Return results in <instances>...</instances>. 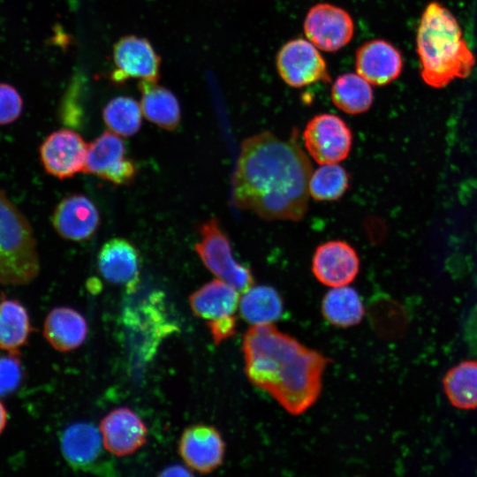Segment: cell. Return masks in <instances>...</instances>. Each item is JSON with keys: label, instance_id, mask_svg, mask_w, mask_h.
<instances>
[{"label": "cell", "instance_id": "1", "mask_svg": "<svg viewBox=\"0 0 477 477\" xmlns=\"http://www.w3.org/2000/svg\"><path fill=\"white\" fill-rule=\"evenodd\" d=\"M311 163L295 139L269 132L246 139L232 176L237 208L266 220L299 221L306 215Z\"/></svg>", "mask_w": 477, "mask_h": 477}, {"label": "cell", "instance_id": "10", "mask_svg": "<svg viewBox=\"0 0 477 477\" xmlns=\"http://www.w3.org/2000/svg\"><path fill=\"white\" fill-rule=\"evenodd\" d=\"M87 145L75 131L60 129L51 132L40 146V159L50 175L64 179L83 171Z\"/></svg>", "mask_w": 477, "mask_h": 477}, {"label": "cell", "instance_id": "28", "mask_svg": "<svg viewBox=\"0 0 477 477\" xmlns=\"http://www.w3.org/2000/svg\"><path fill=\"white\" fill-rule=\"evenodd\" d=\"M350 176L344 168L337 164H322L309 178V194L318 201H333L348 190Z\"/></svg>", "mask_w": 477, "mask_h": 477}, {"label": "cell", "instance_id": "8", "mask_svg": "<svg viewBox=\"0 0 477 477\" xmlns=\"http://www.w3.org/2000/svg\"><path fill=\"white\" fill-rule=\"evenodd\" d=\"M303 29L317 49L335 52L346 46L354 34V22L348 11L329 3H319L307 11Z\"/></svg>", "mask_w": 477, "mask_h": 477}, {"label": "cell", "instance_id": "21", "mask_svg": "<svg viewBox=\"0 0 477 477\" xmlns=\"http://www.w3.org/2000/svg\"><path fill=\"white\" fill-rule=\"evenodd\" d=\"M242 293L240 316L251 326L272 324L284 315L283 299L274 287L253 285Z\"/></svg>", "mask_w": 477, "mask_h": 477}, {"label": "cell", "instance_id": "24", "mask_svg": "<svg viewBox=\"0 0 477 477\" xmlns=\"http://www.w3.org/2000/svg\"><path fill=\"white\" fill-rule=\"evenodd\" d=\"M330 95L333 104L351 115L367 111L374 102L371 84L357 72L339 75L331 86Z\"/></svg>", "mask_w": 477, "mask_h": 477}, {"label": "cell", "instance_id": "17", "mask_svg": "<svg viewBox=\"0 0 477 477\" xmlns=\"http://www.w3.org/2000/svg\"><path fill=\"white\" fill-rule=\"evenodd\" d=\"M98 269L107 281L133 292L139 282L140 255L128 240L114 238L103 244L97 257Z\"/></svg>", "mask_w": 477, "mask_h": 477}, {"label": "cell", "instance_id": "25", "mask_svg": "<svg viewBox=\"0 0 477 477\" xmlns=\"http://www.w3.org/2000/svg\"><path fill=\"white\" fill-rule=\"evenodd\" d=\"M31 332L26 308L18 300L0 301V350L18 352L25 345Z\"/></svg>", "mask_w": 477, "mask_h": 477}, {"label": "cell", "instance_id": "32", "mask_svg": "<svg viewBox=\"0 0 477 477\" xmlns=\"http://www.w3.org/2000/svg\"><path fill=\"white\" fill-rule=\"evenodd\" d=\"M137 175V167L134 162L129 158H125L119 164L109 170L103 179L115 185H129Z\"/></svg>", "mask_w": 477, "mask_h": 477}, {"label": "cell", "instance_id": "19", "mask_svg": "<svg viewBox=\"0 0 477 477\" xmlns=\"http://www.w3.org/2000/svg\"><path fill=\"white\" fill-rule=\"evenodd\" d=\"M239 292L221 279H214L193 292L189 304L193 313L211 321L234 315L238 308Z\"/></svg>", "mask_w": 477, "mask_h": 477}, {"label": "cell", "instance_id": "27", "mask_svg": "<svg viewBox=\"0 0 477 477\" xmlns=\"http://www.w3.org/2000/svg\"><path fill=\"white\" fill-rule=\"evenodd\" d=\"M140 105L130 96L111 99L102 110V118L109 130L119 136L135 134L141 126Z\"/></svg>", "mask_w": 477, "mask_h": 477}, {"label": "cell", "instance_id": "3", "mask_svg": "<svg viewBox=\"0 0 477 477\" xmlns=\"http://www.w3.org/2000/svg\"><path fill=\"white\" fill-rule=\"evenodd\" d=\"M416 49L423 81L441 88L455 79L467 78L475 57L463 37L456 17L433 1L424 9L417 29Z\"/></svg>", "mask_w": 477, "mask_h": 477}, {"label": "cell", "instance_id": "13", "mask_svg": "<svg viewBox=\"0 0 477 477\" xmlns=\"http://www.w3.org/2000/svg\"><path fill=\"white\" fill-rule=\"evenodd\" d=\"M178 452L191 469L201 473H209L222 465L225 443L215 427L195 424L183 431Z\"/></svg>", "mask_w": 477, "mask_h": 477}, {"label": "cell", "instance_id": "30", "mask_svg": "<svg viewBox=\"0 0 477 477\" xmlns=\"http://www.w3.org/2000/svg\"><path fill=\"white\" fill-rule=\"evenodd\" d=\"M23 100L19 91L8 83H0V125L16 121L21 115Z\"/></svg>", "mask_w": 477, "mask_h": 477}, {"label": "cell", "instance_id": "2", "mask_svg": "<svg viewBox=\"0 0 477 477\" xmlns=\"http://www.w3.org/2000/svg\"><path fill=\"white\" fill-rule=\"evenodd\" d=\"M245 374L287 413L299 415L318 399L329 359L273 324L255 325L242 341Z\"/></svg>", "mask_w": 477, "mask_h": 477}, {"label": "cell", "instance_id": "18", "mask_svg": "<svg viewBox=\"0 0 477 477\" xmlns=\"http://www.w3.org/2000/svg\"><path fill=\"white\" fill-rule=\"evenodd\" d=\"M43 336L54 349L72 351L80 346L87 336V321L73 308L55 307L44 321Z\"/></svg>", "mask_w": 477, "mask_h": 477}, {"label": "cell", "instance_id": "12", "mask_svg": "<svg viewBox=\"0 0 477 477\" xmlns=\"http://www.w3.org/2000/svg\"><path fill=\"white\" fill-rule=\"evenodd\" d=\"M356 250L343 240H330L318 246L312 259V272L322 284L329 287L348 285L360 271Z\"/></svg>", "mask_w": 477, "mask_h": 477}, {"label": "cell", "instance_id": "33", "mask_svg": "<svg viewBox=\"0 0 477 477\" xmlns=\"http://www.w3.org/2000/svg\"><path fill=\"white\" fill-rule=\"evenodd\" d=\"M160 476H192L193 473L182 466H170L163 469L160 473Z\"/></svg>", "mask_w": 477, "mask_h": 477}, {"label": "cell", "instance_id": "5", "mask_svg": "<svg viewBox=\"0 0 477 477\" xmlns=\"http://www.w3.org/2000/svg\"><path fill=\"white\" fill-rule=\"evenodd\" d=\"M198 231L195 252L212 274L238 292H244L254 284L250 269L235 260L229 238L216 218L203 222Z\"/></svg>", "mask_w": 477, "mask_h": 477}, {"label": "cell", "instance_id": "9", "mask_svg": "<svg viewBox=\"0 0 477 477\" xmlns=\"http://www.w3.org/2000/svg\"><path fill=\"white\" fill-rule=\"evenodd\" d=\"M100 431L91 423L77 422L61 434L60 447L67 464L76 471L105 474L113 470L105 460Z\"/></svg>", "mask_w": 477, "mask_h": 477}, {"label": "cell", "instance_id": "34", "mask_svg": "<svg viewBox=\"0 0 477 477\" xmlns=\"http://www.w3.org/2000/svg\"><path fill=\"white\" fill-rule=\"evenodd\" d=\"M7 422V412L3 405V403L0 401V435L4 431Z\"/></svg>", "mask_w": 477, "mask_h": 477}, {"label": "cell", "instance_id": "6", "mask_svg": "<svg viewBox=\"0 0 477 477\" xmlns=\"http://www.w3.org/2000/svg\"><path fill=\"white\" fill-rule=\"evenodd\" d=\"M352 132L344 119L330 113L312 117L303 132L305 147L319 164L337 163L350 154Z\"/></svg>", "mask_w": 477, "mask_h": 477}, {"label": "cell", "instance_id": "16", "mask_svg": "<svg viewBox=\"0 0 477 477\" xmlns=\"http://www.w3.org/2000/svg\"><path fill=\"white\" fill-rule=\"evenodd\" d=\"M103 446L110 453L122 457L133 453L147 441V427L128 407L110 412L100 423Z\"/></svg>", "mask_w": 477, "mask_h": 477}, {"label": "cell", "instance_id": "14", "mask_svg": "<svg viewBox=\"0 0 477 477\" xmlns=\"http://www.w3.org/2000/svg\"><path fill=\"white\" fill-rule=\"evenodd\" d=\"M403 67L402 54L388 41L370 40L356 50V72L371 85L385 86L391 83L399 77Z\"/></svg>", "mask_w": 477, "mask_h": 477}, {"label": "cell", "instance_id": "11", "mask_svg": "<svg viewBox=\"0 0 477 477\" xmlns=\"http://www.w3.org/2000/svg\"><path fill=\"white\" fill-rule=\"evenodd\" d=\"M115 70L111 80L123 83L129 79L140 81H157L160 76L161 58L154 47L145 38L126 35L113 47Z\"/></svg>", "mask_w": 477, "mask_h": 477}, {"label": "cell", "instance_id": "29", "mask_svg": "<svg viewBox=\"0 0 477 477\" xmlns=\"http://www.w3.org/2000/svg\"><path fill=\"white\" fill-rule=\"evenodd\" d=\"M23 379L22 364L18 352L0 356V397L14 392Z\"/></svg>", "mask_w": 477, "mask_h": 477}, {"label": "cell", "instance_id": "15", "mask_svg": "<svg viewBox=\"0 0 477 477\" xmlns=\"http://www.w3.org/2000/svg\"><path fill=\"white\" fill-rule=\"evenodd\" d=\"M51 223L64 238L83 241L91 238L100 224V214L94 202L83 194H71L56 206Z\"/></svg>", "mask_w": 477, "mask_h": 477}, {"label": "cell", "instance_id": "4", "mask_svg": "<svg viewBox=\"0 0 477 477\" xmlns=\"http://www.w3.org/2000/svg\"><path fill=\"white\" fill-rule=\"evenodd\" d=\"M39 271L33 229L24 214L0 189V284H27Z\"/></svg>", "mask_w": 477, "mask_h": 477}, {"label": "cell", "instance_id": "20", "mask_svg": "<svg viewBox=\"0 0 477 477\" xmlns=\"http://www.w3.org/2000/svg\"><path fill=\"white\" fill-rule=\"evenodd\" d=\"M141 92L140 108L144 117L157 126L175 130L181 118L178 100L169 89L157 84V81L141 80L139 82Z\"/></svg>", "mask_w": 477, "mask_h": 477}, {"label": "cell", "instance_id": "31", "mask_svg": "<svg viewBox=\"0 0 477 477\" xmlns=\"http://www.w3.org/2000/svg\"><path fill=\"white\" fill-rule=\"evenodd\" d=\"M215 344H219L223 341L234 336L237 328V319L234 315H228L218 319L207 321Z\"/></svg>", "mask_w": 477, "mask_h": 477}, {"label": "cell", "instance_id": "26", "mask_svg": "<svg viewBox=\"0 0 477 477\" xmlns=\"http://www.w3.org/2000/svg\"><path fill=\"white\" fill-rule=\"evenodd\" d=\"M125 158V145L119 135L105 132L87 147L84 172L102 178Z\"/></svg>", "mask_w": 477, "mask_h": 477}, {"label": "cell", "instance_id": "7", "mask_svg": "<svg viewBox=\"0 0 477 477\" xmlns=\"http://www.w3.org/2000/svg\"><path fill=\"white\" fill-rule=\"evenodd\" d=\"M311 42L295 38L285 42L276 57L280 78L288 86L300 88L329 80L327 64Z\"/></svg>", "mask_w": 477, "mask_h": 477}, {"label": "cell", "instance_id": "22", "mask_svg": "<svg viewBox=\"0 0 477 477\" xmlns=\"http://www.w3.org/2000/svg\"><path fill=\"white\" fill-rule=\"evenodd\" d=\"M322 314L333 326L349 328L359 324L365 314V307L358 292L343 285L332 287L322 300Z\"/></svg>", "mask_w": 477, "mask_h": 477}, {"label": "cell", "instance_id": "23", "mask_svg": "<svg viewBox=\"0 0 477 477\" xmlns=\"http://www.w3.org/2000/svg\"><path fill=\"white\" fill-rule=\"evenodd\" d=\"M443 388L456 408H477V360H466L450 367L443 378Z\"/></svg>", "mask_w": 477, "mask_h": 477}]
</instances>
